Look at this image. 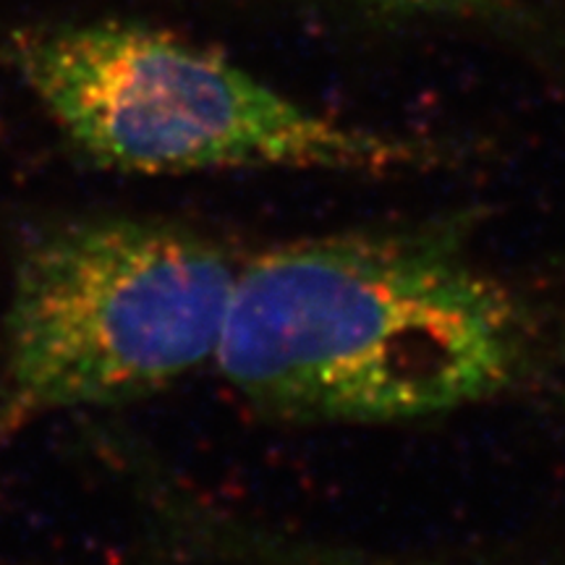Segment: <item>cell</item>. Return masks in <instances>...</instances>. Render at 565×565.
<instances>
[{"instance_id":"obj_2","label":"cell","mask_w":565,"mask_h":565,"mask_svg":"<svg viewBox=\"0 0 565 565\" xmlns=\"http://www.w3.org/2000/svg\"><path fill=\"white\" fill-rule=\"evenodd\" d=\"M13 63L63 139L105 171L383 175L437 162L435 145L322 116L152 26H38L13 40Z\"/></svg>"},{"instance_id":"obj_3","label":"cell","mask_w":565,"mask_h":565,"mask_svg":"<svg viewBox=\"0 0 565 565\" xmlns=\"http://www.w3.org/2000/svg\"><path fill=\"white\" fill-rule=\"evenodd\" d=\"M238 263L145 217L42 231L13 267L3 320L11 419L141 398L215 359Z\"/></svg>"},{"instance_id":"obj_1","label":"cell","mask_w":565,"mask_h":565,"mask_svg":"<svg viewBox=\"0 0 565 565\" xmlns=\"http://www.w3.org/2000/svg\"><path fill=\"white\" fill-rule=\"evenodd\" d=\"M532 320L456 231H356L238 263L212 364L254 408L309 424L463 412L524 377Z\"/></svg>"},{"instance_id":"obj_4","label":"cell","mask_w":565,"mask_h":565,"mask_svg":"<svg viewBox=\"0 0 565 565\" xmlns=\"http://www.w3.org/2000/svg\"><path fill=\"white\" fill-rule=\"evenodd\" d=\"M374 19H454V21H503L521 11L524 0H343Z\"/></svg>"}]
</instances>
